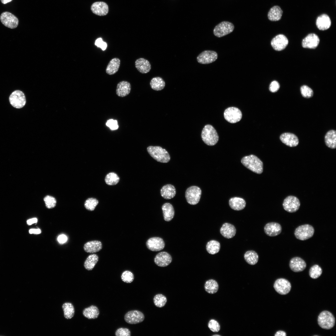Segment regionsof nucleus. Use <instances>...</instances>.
Masks as SVG:
<instances>
[{"label":"nucleus","instance_id":"obj_42","mask_svg":"<svg viewBox=\"0 0 336 336\" xmlns=\"http://www.w3.org/2000/svg\"><path fill=\"white\" fill-rule=\"evenodd\" d=\"M322 273L321 268L318 265L315 264L310 269L309 274L310 277L313 279H316L321 275Z\"/></svg>","mask_w":336,"mask_h":336},{"label":"nucleus","instance_id":"obj_26","mask_svg":"<svg viewBox=\"0 0 336 336\" xmlns=\"http://www.w3.org/2000/svg\"><path fill=\"white\" fill-rule=\"evenodd\" d=\"M135 66L139 72L143 74L149 72L151 68L149 62L143 58H140L137 59L135 62Z\"/></svg>","mask_w":336,"mask_h":336},{"label":"nucleus","instance_id":"obj_12","mask_svg":"<svg viewBox=\"0 0 336 336\" xmlns=\"http://www.w3.org/2000/svg\"><path fill=\"white\" fill-rule=\"evenodd\" d=\"M273 287L278 293L282 295L287 294L290 291L291 285L290 282L284 278H280L275 282Z\"/></svg>","mask_w":336,"mask_h":336},{"label":"nucleus","instance_id":"obj_1","mask_svg":"<svg viewBox=\"0 0 336 336\" xmlns=\"http://www.w3.org/2000/svg\"><path fill=\"white\" fill-rule=\"evenodd\" d=\"M242 164L248 169L258 174L263 172V164L261 161L253 155L244 157L241 160Z\"/></svg>","mask_w":336,"mask_h":336},{"label":"nucleus","instance_id":"obj_15","mask_svg":"<svg viewBox=\"0 0 336 336\" xmlns=\"http://www.w3.org/2000/svg\"><path fill=\"white\" fill-rule=\"evenodd\" d=\"M288 43L287 38L283 35H278L271 40V45L273 49L276 51H281L285 49Z\"/></svg>","mask_w":336,"mask_h":336},{"label":"nucleus","instance_id":"obj_58","mask_svg":"<svg viewBox=\"0 0 336 336\" xmlns=\"http://www.w3.org/2000/svg\"><path fill=\"white\" fill-rule=\"evenodd\" d=\"M213 336H220V335H216H216H213Z\"/></svg>","mask_w":336,"mask_h":336},{"label":"nucleus","instance_id":"obj_25","mask_svg":"<svg viewBox=\"0 0 336 336\" xmlns=\"http://www.w3.org/2000/svg\"><path fill=\"white\" fill-rule=\"evenodd\" d=\"M316 25L321 30L328 29L331 25V21L329 16L326 14H323L319 16L316 20Z\"/></svg>","mask_w":336,"mask_h":336},{"label":"nucleus","instance_id":"obj_37","mask_svg":"<svg viewBox=\"0 0 336 336\" xmlns=\"http://www.w3.org/2000/svg\"><path fill=\"white\" fill-rule=\"evenodd\" d=\"M244 258L245 261L248 264L254 265L258 262L259 256L256 252L253 250L246 251L244 254Z\"/></svg>","mask_w":336,"mask_h":336},{"label":"nucleus","instance_id":"obj_20","mask_svg":"<svg viewBox=\"0 0 336 336\" xmlns=\"http://www.w3.org/2000/svg\"><path fill=\"white\" fill-rule=\"evenodd\" d=\"M91 10L94 14L99 16L106 15L109 12L108 5L103 2H97L93 3L91 6Z\"/></svg>","mask_w":336,"mask_h":336},{"label":"nucleus","instance_id":"obj_21","mask_svg":"<svg viewBox=\"0 0 336 336\" xmlns=\"http://www.w3.org/2000/svg\"><path fill=\"white\" fill-rule=\"evenodd\" d=\"M172 260L171 255L166 252L158 253L155 257L154 262L158 266L165 267L169 265Z\"/></svg>","mask_w":336,"mask_h":336},{"label":"nucleus","instance_id":"obj_52","mask_svg":"<svg viewBox=\"0 0 336 336\" xmlns=\"http://www.w3.org/2000/svg\"><path fill=\"white\" fill-rule=\"evenodd\" d=\"M279 88L280 85L278 82L276 81H274L270 84L269 90L272 92H275L279 90Z\"/></svg>","mask_w":336,"mask_h":336},{"label":"nucleus","instance_id":"obj_17","mask_svg":"<svg viewBox=\"0 0 336 336\" xmlns=\"http://www.w3.org/2000/svg\"><path fill=\"white\" fill-rule=\"evenodd\" d=\"M319 42L318 36L315 34L311 33L303 39L302 45L304 48L314 49L317 47Z\"/></svg>","mask_w":336,"mask_h":336},{"label":"nucleus","instance_id":"obj_39","mask_svg":"<svg viewBox=\"0 0 336 336\" xmlns=\"http://www.w3.org/2000/svg\"><path fill=\"white\" fill-rule=\"evenodd\" d=\"M99 259L98 256L93 254L89 255L85 261L84 267L88 270H92L97 263Z\"/></svg>","mask_w":336,"mask_h":336},{"label":"nucleus","instance_id":"obj_54","mask_svg":"<svg viewBox=\"0 0 336 336\" xmlns=\"http://www.w3.org/2000/svg\"><path fill=\"white\" fill-rule=\"evenodd\" d=\"M41 230L39 229H31L29 230V233L30 234H39L41 233Z\"/></svg>","mask_w":336,"mask_h":336},{"label":"nucleus","instance_id":"obj_23","mask_svg":"<svg viewBox=\"0 0 336 336\" xmlns=\"http://www.w3.org/2000/svg\"><path fill=\"white\" fill-rule=\"evenodd\" d=\"M131 88V85L129 82L125 81H122L117 85L116 94L119 97L126 96L130 93Z\"/></svg>","mask_w":336,"mask_h":336},{"label":"nucleus","instance_id":"obj_32","mask_svg":"<svg viewBox=\"0 0 336 336\" xmlns=\"http://www.w3.org/2000/svg\"><path fill=\"white\" fill-rule=\"evenodd\" d=\"M120 63V60L115 58L112 59L108 64L106 72L109 75H112L115 73L118 70Z\"/></svg>","mask_w":336,"mask_h":336},{"label":"nucleus","instance_id":"obj_13","mask_svg":"<svg viewBox=\"0 0 336 336\" xmlns=\"http://www.w3.org/2000/svg\"><path fill=\"white\" fill-rule=\"evenodd\" d=\"M217 53L213 51L205 50L198 55L197 58L199 63L208 64L216 61L217 58Z\"/></svg>","mask_w":336,"mask_h":336},{"label":"nucleus","instance_id":"obj_50","mask_svg":"<svg viewBox=\"0 0 336 336\" xmlns=\"http://www.w3.org/2000/svg\"><path fill=\"white\" fill-rule=\"evenodd\" d=\"M106 125L111 130L117 129L119 127L117 121L113 119H110L108 120L106 123Z\"/></svg>","mask_w":336,"mask_h":336},{"label":"nucleus","instance_id":"obj_3","mask_svg":"<svg viewBox=\"0 0 336 336\" xmlns=\"http://www.w3.org/2000/svg\"><path fill=\"white\" fill-rule=\"evenodd\" d=\"M147 150L150 155L158 162L166 163L170 160L168 152L161 147L149 146L147 147Z\"/></svg>","mask_w":336,"mask_h":336},{"label":"nucleus","instance_id":"obj_49","mask_svg":"<svg viewBox=\"0 0 336 336\" xmlns=\"http://www.w3.org/2000/svg\"><path fill=\"white\" fill-rule=\"evenodd\" d=\"M115 334L116 336H130L131 332L128 328H120L116 330Z\"/></svg>","mask_w":336,"mask_h":336},{"label":"nucleus","instance_id":"obj_24","mask_svg":"<svg viewBox=\"0 0 336 336\" xmlns=\"http://www.w3.org/2000/svg\"><path fill=\"white\" fill-rule=\"evenodd\" d=\"M220 232L225 238L230 239L235 235L236 229L233 225L228 223H225L221 228Z\"/></svg>","mask_w":336,"mask_h":336},{"label":"nucleus","instance_id":"obj_38","mask_svg":"<svg viewBox=\"0 0 336 336\" xmlns=\"http://www.w3.org/2000/svg\"><path fill=\"white\" fill-rule=\"evenodd\" d=\"M220 247V244L218 241L214 240H212L207 243L206 246V249L209 254H214L219 252Z\"/></svg>","mask_w":336,"mask_h":336},{"label":"nucleus","instance_id":"obj_16","mask_svg":"<svg viewBox=\"0 0 336 336\" xmlns=\"http://www.w3.org/2000/svg\"><path fill=\"white\" fill-rule=\"evenodd\" d=\"M146 245L148 249L155 251L162 250L165 247L163 240L159 237H153L150 238L146 242Z\"/></svg>","mask_w":336,"mask_h":336},{"label":"nucleus","instance_id":"obj_53","mask_svg":"<svg viewBox=\"0 0 336 336\" xmlns=\"http://www.w3.org/2000/svg\"><path fill=\"white\" fill-rule=\"evenodd\" d=\"M57 240L59 243L63 244L67 242L68 240V238L66 235L62 234L58 236L57 238Z\"/></svg>","mask_w":336,"mask_h":336},{"label":"nucleus","instance_id":"obj_44","mask_svg":"<svg viewBox=\"0 0 336 336\" xmlns=\"http://www.w3.org/2000/svg\"><path fill=\"white\" fill-rule=\"evenodd\" d=\"M98 203V201L96 198H90L85 202L84 206L86 208L90 211H93Z\"/></svg>","mask_w":336,"mask_h":336},{"label":"nucleus","instance_id":"obj_55","mask_svg":"<svg viewBox=\"0 0 336 336\" xmlns=\"http://www.w3.org/2000/svg\"><path fill=\"white\" fill-rule=\"evenodd\" d=\"M37 221L38 220L36 218H33L27 220V223L28 225H30L33 223H36Z\"/></svg>","mask_w":336,"mask_h":336},{"label":"nucleus","instance_id":"obj_27","mask_svg":"<svg viewBox=\"0 0 336 336\" xmlns=\"http://www.w3.org/2000/svg\"><path fill=\"white\" fill-rule=\"evenodd\" d=\"M176 189L175 187L171 184H167L163 186L161 189V196L166 199H170L175 195Z\"/></svg>","mask_w":336,"mask_h":336},{"label":"nucleus","instance_id":"obj_33","mask_svg":"<svg viewBox=\"0 0 336 336\" xmlns=\"http://www.w3.org/2000/svg\"><path fill=\"white\" fill-rule=\"evenodd\" d=\"M325 142L326 146L332 149L336 147V132L332 130L328 131L325 136Z\"/></svg>","mask_w":336,"mask_h":336},{"label":"nucleus","instance_id":"obj_10","mask_svg":"<svg viewBox=\"0 0 336 336\" xmlns=\"http://www.w3.org/2000/svg\"><path fill=\"white\" fill-rule=\"evenodd\" d=\"M225 119L228 122L231 123H235L239 121L242 117L240 110L235 107H230L227 108L224 111V113Z\"/></svg>","mask_w":336,"mask_h":336},{"label":"nucleus","instance_id":"obj_46","mask_svg":"<svg viewBox=\"0 0 336 336\" xmlns=\"http://www.w3.org/2000/svg\"><path fill=\"white\" fill-rule=\"evenodd\" d=\"M300 90L302 96L305 98H310L313 96V90L307 86L304 85L302 86L301 87Z\"/></svg>","mask_w":336,"mask_h":336},{"label":"nucleus","instance_id":"obj_31","mask_svg":"<svg viewBox=\"0 0 336 336\" xmlns=\"http://www.w3.org/2000/svg\"><path fill=\"white\" fill-rule=\"evenodd\" d=\"M164 219L166 221H170L173 218L175 212L173 206L170 203H166L162 207Z\"/></svg>","mask_w":336,"mask_h":336},{"label":"nucleus","instance_id":"obj_29","mask_svg":"<svg viewBox=\"0 0 336 336\" xmlns=\"http://www.w3.org/2000/svg\"><path fill=\"white\" fill-rule=\"evenodd\" d=\"M229 203L230 207L233 210L236 211L243 209L246 206L245 201L239 197H235L231 198Z\"/></svg>","mask_w":336,"mask_h":336},{"label":"nucleus","instance_id":"obj_28","mask_svg":"<svg viewBox=\"0 0 336 336\" xmlns=\"http://www.w3.org/2000/svg\"><path fill=\"white\" fill-rule=\"evenodd\" d=\"M84 249L86 252L94 253L100 250L102 248L101 242L97 240L88 241L85 244Z\"/></svg>","mask_w":336,"mask_h":336},{"label":"nucleus","instance_id":"obj_8","mask_svg":"<svg viewBox=\"0 0 336 336\" xmlns=\"http://www.w3.org/2000/svg\"><path fill=\"white\" fill-rule=\"evenodd\" d=\"M234 28V26L232 23L224 21L216 26L213 30V33L217 37H221L232 32Z\"/></svg>","mask_w":336,"mask_h":336},{"label":"nucleus","instance_id":"obj_41","mask_svg":"<svg viewBox=\"0 0 336 336\" xmlns=\"http://www.w3.org/2000/svg\"><path fill=\"white\" fill-rule=\"evenodd\" d=\"M119 178L118 175L114 172H110L106 176L105 181L107 184L109 185H114L119 182Z\"/></svg>","mask_w":336,"mask_h":336},{"label":"nucleus","instance_id":"obj_2","mask_svg":"<svg viewBox=\"0 0 336 336\" xmlns=\"http://www.w3.org/2000/svg\"><path fill=\"white\" fill-rule=\"evenodd\" d=\"M201 137L203 142L209 146L215 145L219 139V136L216 130L210 124L205 125L203 128Z\"/></svg>","mask_w":336,"mask_h":336},{"label":"nucleus","instance_id":"obj_43","mask_svg":"<svg viewBox=\"0 0 336 336\" xmlns=\"http://www.w3.org/2000/svg\"><path fill=\"white\" fill-rule=\"evenodd\" d=\"M155 305L157 307L161 308L165 305L167 302L166 297L162 294H157L153 298Z\"/></svg>","mask_w":336,"mask_h":336},{"label":"nucleus","instance_id":"obj_30","mask_svg":"<svg viewBox=\"0 0 336 336\" xmlns=\"http://www.w3.org/2000/svg\"><path fill=\"white\" fill-rule=\"evenodd\" d=\"M283 11L278 6H275L270 8L269 11L268 17V19L271 21H277L281 18Z\"/></svg>","mask_w":336,"mask_h":336},{"label":"nucleus","instance_id":"obj_5","mask_svg":"<svg viewBox=\"0 0 336 336\" xmlns=\"http://www.w3.org/2000/svg\"><path fill=\"white\" fill-rule=\"evenodd\" d=\"M314 229L311 225L306 224L297 227L295 230L294 235L298 239L301 240H308L313 236Z\"/></svg>","mask_w":336,"mask_h":336},{"label":"nucleus","instance_id":"obj_36","mask_svg":"<svg viewBox=\"0 0 336 336\" xmlns=\"http://www.w3.org/2000/svg\"><path fill=\"white\" fill-rule=\"evenodd\" d=\"M64 317L67 319L72 318L75 314V309L72 304L65 302L62 306Z\"/></svg>","mask_w":336,"mask_h":336},{"label":"nucleus","instance_id":"obj_9","mask_svg":"<svg viewBox=\"0 0 336 336\" xmlns=\"http://www.w3.org/2000/svg\"><path fill=\"white\" fill-rule=\"evenodd\" d=\"M282 205L285 210L289 212L293 213L299 209L300 203L299 199L296 197L289 196L284 199Z\"/></svg>","mask_w":336,"mask_h":336},{"label":"nucleus","instance_id":"obj_57","mask_svg":"<svg viewBox=\"0 0 336 336\" xmlns=\"http://www.w3.org/2000/svg\"><path fill=\"white\" fill-rule=\"evenodd\" d=\"M12 0H1V1L3 4H5L11 2Z\"/></svg>","mask_w":336,"mask_h":336},{"label":"nucleus","instance_id":"obj_4","mask_svg":"<svg viewBox=\"0 0 336 336\" xmlns=\"http://www.w3.org/2000/svg\"><path fill=\"white\" fill-rule=\"evenodd\" d=\"M318 323L321 328L329 329L334 326L335 320L333 315L330 312L324 310L321 312L318 318Z\"/></svg>","mask_w":336,"mask_h":336},{"label":"nucleus","instance_id":"obj_7","mask_svg":"<svg viewBox=\"0 0 336 336\" xmlns=\"http://www.w3.org/2000/svg\"><path fill=\"white\" fill-rule=\"evenodd\" d=\"M9 100L11 105L17 109L23 107L26 102L24 94L19 90H15L9 96Z\"/></svg>","mask_w":336,"mask_h":336},{"label":"nucleus","instance_id":"obj_40","mask_svg":"<svg viewBox=\"0 0 336 336\" xmlns=\"http://www.w3.org/2000/svg\"><path fill=\"white\" fill-rule=\"evenodd\" d=\"M219 288L217 282L215 280L211 279L207 281L204 284L205 290L210 294H214L217 291Z\"/></svg>","mask_w":336,"mask_h":336},{"label":"nucleus","instance_id":"obj_14","mask_svg":"<svg viewBox=\"0 0 336 336\" xmlns=\"http://www.w3.org/2000/svg\"><path fill=\"white\" fill-rule=\"evenodd\" d=\"M144 318V314L138 310L129 311L126 314L124 317L125 321L131 324L140 323L143 321Z\"/></svg>","mask_w":336,"mask_h":336},{"label":"nucleus","instance_id":"obj_18","mask_svg":"<svg viewBox=\"0 0 336 336\" xmlns=\"http://www.w3.org/2000/svg\"><path fill=\"white\" fill-rule=\"evenodd\" d=\"M289 265L292 271L295 272H299L302 271L306 268V264L302 259L296 257L291 259Z\"/></svg>","mask_w":336,"mask_h":336},{"label":"nucleus","instance_id":"obj_51","mask_svg":"<svg viewBox=\"0 0 336 336\" xmlns=\"http://www.w3.org/2000/svg\"><path fill=\"white\" fill-rule=\"evenodd\" d=\"M95 45L97 47L100 48L102 50H105L107 47V43L103 41L101 38L97 39L95 41Z\"/></svg>","mask_w":336,"mask_h":336},{"label":"nucleus","instance_id":"obj_35","mask_svg":"<svg viewBox=\"0 0 336 336\" xmlns=\"http://www.w3.org/2000/svg\"><path fill=\"white\" fill-rule=\"evenodd\" d=\"M150 85L153 90L158 91L162 90L165 87V83L163 79L160 77L153 78L150 82Z\"/></svg>","mask_w":336,"mask_h":336},{"label":"nucleus","instance_id":"obj_56","mask_svg":"<svg viewBox=\"0 0 336 336\" xmlns=\"http://www.w3.org/2000/svg\"><path fill=\"white\" fill-rule=\"evenodd\" d=\"M275 336H286V333L283 331L279 330L276 332L275 334Z\"/></svg>","mask_w":336,"mask_h":336},{"label":"nucleus","instance_id":"obj_11","mask_svg":"<svg viewBox=\"0 0 336 336\" xmlns=\"http://www.w3.org/2000/svg\"><path fill=\"white\" fill-rule=\"evenodd\" d=\"M2 23L5 26L11 29L16 28L18 24L19 21L15 15L11 13L6 12H2L0 16Z\"/></svg>","mask_w":336,"mask_h":336},{"label":"nucleus","instance_id":"obj_48","mask_svg":"<svg viewBox=\"0 0 336 336\" xmlns=\"http://www.w3.org/2000/svg\"><path fill=\"white\" fill-rule=\"evenodd\" d=\"M209 329L212 332H216L220 330V326L218 323L214 320H210L208 323Z\"/></svg>","mask_w":336,"mask_h":336},{"label":"nucleus","instance_id":"obj_47","mask_svg":"<svg viewBox=\"0 0 336 336\" xmlns=\"http://www.w3.org/2000/svg\"><path fill=\"white\" fill-rule=\"evenodd\" d=\"M44 200L45 206L48 208H52L55 206L56 201L54 197L47 195L44 198Z\"/></svg>","mask_w":336,"mask_h":336},{"label":"nucleus","instance_id":"obj_22","mask_svg":"<svg viewBox=\"0 0 336 336\" xmlns=\"http://www.w3.org/2000/svg\"><path fill=\"white\" fill-rule=\"evenodd\" d=\"M281 141L286 145L290 147H295L299 143V140L294 134L286 133L282 134L280 136Z\"/></svg>","mask_w":336,"mask_h":336},{"label":"nucleus","instance_id":"obj_45","mask_svg":"<svg viewBox=\"0 0 336 336\" xmlns=\"http://www.w3.org/2000/svg\"><path fill=\"white\" fill-rule=\"evenodd\" d=\"M121 278L122 280L124 282L130 283L133 280L134 276L132 272L126 270L122 273L121 275Z\"/></svg>","mask_w":336,"mask_h":336},{"label":"nucleus","instance_id":"obj_6","mask_svg":"<svg viewBox=\"0 0 336 336\" xmlns=\"http://www.w3.org/2000/svg\"><path fill=\"white\" fill-rule=\"evenodd\" d=\"M201 193V189L198 187L192 186L189 187L185 193L187 202L192 205L197 204L200 200Z\"/></svg>","mask_w":336,"mask_h":336},{"label":"nucleus","instance_id":"obj_19","mask_svg":"<svg viewBox=\"0 0 336 336\" xmlns=\"http://www.w3.org/2000/svg\"><path fill=\"white\" fill-rule=\"evenodd\" d=\"M264 230L265 233L269 236H276L281 233L282 230L281 225L275 222H270L265 226Z\"/></svg>","mask_w":336,"mask_h":336},{"label":"nucleus","instance_id":"obj_34","mask_svg":"<svg viewBox=\"0 0 336 336\" xmlns=\"http://www.w3.org/2000/svg\"><path fill=\"white\" fill-rule=\"evenodd\" d=\"M100 312L98 308L96 306L92 305L84 309L82 314L84 316L89 319L97 318Z\"/></svg>","mask_w":336,"mask_h":336}]
</instances>
